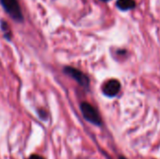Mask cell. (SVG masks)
I'll use <instances>...</instances> for the list:
<instances>
[{
    "instance_id": "8992f818",
    "label": "cell",
    "mask_w": 160,
    "mask_h": 159,
    "mask_svg": "<svg viewBox=\"0 0 160 159\" xmlns=\"http://www.w3.org/2000/svg\"><path fill=\"white\" fill-rule=\"evenodd\" d=\"M28 159H44L42 157H40V156H37V155H33V156H31Z\"/></svg>"
},
{
    "instance_id": "52a82bcc",
    "label": "cell",
    "mask_w": 160,
    "mask_h": 159,
    "mask_svg": "<svg viewBox=\"0 0 160 159\" xmlns=\"http://www.w3.org/2000/svg\"><path fill=\"white\" fill-rule=\"evenodd\" d=\"M119 159H127V158H126V157H121Z\"/></svg>"
},
{
    "instance_id": "ba28073f",
    "label": "cell",
    "mask_w": 160,
    "mask_h": 159,
    "mask_svg": "<svg viewBox=\"0 0 160 159\" xmlns=\"http://www.w3.org/2000/svg\"><path fill=\"white\" fill-rule=\"evenodd\" d=\"M101 1H104V2H106V1H109V0H101Z\"/></svg>"
},
{
    "instance_id": "5b68a950",
    "label": "cell",
    "mask_w": 160,
    "mask_h": 159,
    "mask_svg": "<svg viewBox=\"0 0 160 159\" xmlns=\"http://www.w3.org/2000/svg\"><path fill=\"white\" fill-rule=\"evenodd\" d=\"M116 6L121 10H129L135 7L134 0H117Z\"/></svg>"
},
{
    "instance_id": "6da1fadb",
    "label": "cell",
    "mask_w": 160,
    "mask_h": 159,
    "mask_svg": "<svg viewBox=\"0 0 160 159\" xmlns=\"http://www.w3.org/2000/svg\"><path fill=\"white\" fill-rule=\"evenodd\" d=\"M81 111H82V116L84 117L86 121L90 122L91 124L95 126H101L102 124L101 117L98 112L97 111V109L94 108L91 104L87 102H82L81 104Z\"/></svg>"
},
{
    "instance_id": "3957f363",
    "label": "cell",
    "mask_w": 160,
    "mask_h": 159,
    "mask_svg": "<svg viewBox=\"0 0 160 159\" xmlns=\"http://www.w3.org/2000/svg\"><path fill=\"white\" fill-rule=\"evenodd\" d=\"M64 72L68 76L74 79L81 86H82V87H84L86 89L89 88L90 81H89L88 77L84 73H82L81 70H79L77 68H74V67H66L64 68Z\"/></svg>"
},
{
    "instance_id": "277c9868",
    "label": "cell",
    "mask_w": 160,
    "mask_h": 159,
    "mask_svg": "<svg viewBox=\"0 0 160 159\" xmlns=\"http://www.w3.org/2000/svg\"><path fill=\"white\" fill-rule=\"evenodd\" d=\"M120 90H121L120 82L115 79L109 80L108 82H106L104 83V85L102 87L103 94L108 97H114L115 96L118 95Z\"/></svg>"
},
{
    "instance_id": "7a4b0ae2",
    "label": "cell",
    "mask_w": 160,
    "mask_h": 159,
    "mask_svg": "<svg viewBox=\"0 0 160 159\" xmlns=\"http://www.w3.org/2000/svg\"><path fill=\"white\" fill-rule=\"evenodd\" d=\"M3 7L7 13L17 22H22L23 20L20 5L17 0H0Z\"/></svg>"
}]
</instances>
